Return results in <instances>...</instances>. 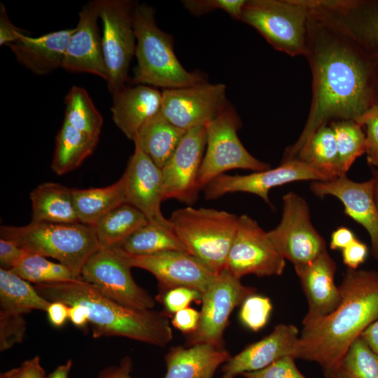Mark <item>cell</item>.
I'll return each instance as SVG.
<instances>
[{
  "label": "cell",
  "mask_w": 378,
  "mask_h": 378,
  "mask_svg": "<svg viewBox=\"0 0 378 378\" xmlns=\"http://www.w3.org/2000/svg\"><path fill=\"white\" fill-rule=\"evenodd\" d=\"M64 121L76 130L98 138L103 125V118L95 107L88 92L73 86L64 99Z\"/></svg>",
  "instance_id": "836d02e7"
},
{
  "label": "cell",
  "mask_w": 378,
  "mask_h": 378,
  "mask_svg": "<svg viewBox=\"0 0 378 378\" xmlns=\"http://www.w3.org/2000/svg\"><path fill=\"white\" fill-rule=\"evenodd\" d=\"M368 161L370 164L378 167V149L368 154Z\"/></svg>",
  "instance_id": "680465c9"
},
{
  "label": "cell",
  "mask_w": 378,
  "mask_h": 378,
  "mask_svg": "<svg viewBox=\"0 0 378 378\" xmlns=\"http://www.w3.org/2000/svg\"><path fill=\"white\" fill-rule=\"evenodd\" d=\"M293 356L281 358L267 367L254 372H244V378H307L297 368Z\"/></svg>",
  "instance_id": "b9f144b4"
},
{
  "label": "cell",
  "mask_w": 378,
  "mask_h": 378,
  "mask_svg": "<svg viewBox=\"0 0 378 378\" xmlns=\"http://www.w3.org/2000/svg\"><path fill=\"white\" fill-rule=\"evenodd\" d=\"M69 319L74 326L79 328H83L89 323L86 309L78 304L69 307Z\"/></svg>",
  "instance_id": "db71d44e"
},
{
  "label": "cell",
  "mask_w": 378,
  "mask_h": 378,
  "mask_svg": "<svg viewBox=\"0 0 378 378\" xmlns=\"http://www.w3.org/2000/svg\"><path fill=\"white\" fill-rule=\"evenodd\" d=\"M22 279L36 284L77 279L65 265L28 252L11 270ZM80 279V278H79Z\"/></svg>",
  "instance_id": "e575fe53"
},
{
  "label": "cell",
  "mask_w": 378,
  "mask_h": 378,
  "mask_svg": "<svg viewBox=\"0 0 378 378\" xmlns=\"http://www.w3.org/2000/svg\"><path fill=\"white\" fill-rule=\"evenodd\" d=\"M255 292V288L244 286L240 279L225 270L217 274L202 293L198 326L195 332L188 335L187 344L205 343L223 347V334L231 313Z\"/></svg>",
  "instance_id": "8fae6325"
},
{
  "label": "cell",
  "mask_w": 378,
  "mask_h": 378,
  "mask_svg": "<svg viewBox=\"0 0 378 378\" xmlns=\"http://www.w3.org/2000/svg\"><path fill=\"white\" fill-rule=\"evenodd\" d=\"M224 84L206 81L162 91L161 114L174 126L186 131L206 125L227 106Z\"/></svg>",
  "instance_id": "5bb4252c"
},
{
  "label": "cell",
  "mask_w": 378,
  "mask_h": 378,
  "mask_svg": "<svg viewBox=\"0 0 378 378\" xmlns=\"http://www.w3.org/2000/svg\"><path fill=\"white\" fill-rule=\"evenodd\" d=\"M69 306L61 302H52L47 309L49 321L55 327L62 326L69 318Z\"/></svg>",
  "instance_id": "f907efd6"
},
{
  "label": "cell",
  "mask_w": 378,
  "mask_h": 378,
  "mask_svg": "<svg viewBox=\"0 0 378 378\" xmlns=\"http://www.w3.org/2000/svg\"><path fill=\"white\" fill-rule=\"evenodd\" d=\"M148 222L142 212L126 202L107 213L92 227L101 247L111 248L120 244Z\"/></svg>",
  "instance_id": "f546056e"
},
{
  "label": "cell",
  "mask_w": 378,
  "mask_h": 378,
  "mask_svg": "<svg viewBox=\"0 0 378 378\" xmlns=\"http://www.w3.org/2000/svg\"><path fill=\"white\" fill-rule=\"evenodd\" d=\"M341 301L330 314L302 323L296 359L314 361L327 378L340 370L351 344L378 318V272L347 269Z\"/></svg>",
  "instance_id": "6da1fadb"
},
{
  "label": "cell",
  "mask_w": 378,
  "mask_h": 378,
  "mask_svg": "<svg viewBox=\"0 0 378 378\" xmlns=\"http://www.w3.org/2000/svg\"><path fill=\"white\" fill-rule=\"evenodd\" d=\"M238 126V118L229 104L206 125V145L199 175L200 190L230 169L255 172L270 169L244 148L237 135Z\"/></svg>",
  "instance_id": "52a82bcc"
},
{
  "label": "cell",
  "mask_w": 378,
  "mask_h": 378,
  "mask_svg": "<svg viewBox=\"0 0 378 378\" xmlns=\"http://www.w3.org/2000/svg\"><path fill=\"white\" fill-rule=\"evenodd\" d=\"M202 297V293L199 290L184 286L172 288L158 295L166 312L172 314L189 307L192 302H201Z\"/></svg>",
  "instance_id": "60d3db41"
},
{
  "label": "cell",
  "mask_w": 378,
  "mask_h": 378,
  "mask_svg": "<svg viewBox=\"0 0 378 378\" xmlns=\"http://www.w3.org/2000/svg\"><path fill=\"white\" fill-rule=\"evenodd\" d=\"M20 371V367L11 369L4 373H1L0 378H17V376Z\"/></svg>",
  "instance_id": "6f0895ef"
},
{
  "label": "cell",
  "mask_w": 378,
  "mask_h": 378,
  "mask_svg": "<svg viewBox=\"0 0 378 378\" xmlns=\"http://www.w3.org/2000/svg\"><path fill=\"white\" fill-rule=\"evenodd\" d=\"M50 304L27 280L0 268V309L24 314L32 310L46 312Z\"/></svg>",
  "instance_id": "1f68e13d"
},
{
  "label": "cell",
  "mask_w": 378,
  "mask_h": 378,
  "mask_svg": "<svg viewBox=\"0 0 378 378\" xmlns=\"http://www.w3.org/2000/svg\"><path fill=\"white\" fill-rule=\"evenodd\" d=\"M220 378H234V377L227 374H223V377Z\"/></svg>",
  "instance_id": "6125c7cd"
},
{
  "label": "cell",
  "mask_w": 378,
  "mask_h": 378,
  "mask_svg": "<svg viewBox=\"0 0 378 378\" xmlns=\"http://www.w3.org/2000/svg\"><path fill=\"white\" fill-rule=\"evenodd\" d=\"M132 362L130 358L125 357L120 364L102 370L97 378H133L130 375Z\"/></svg>",
  "instance_id": "c3c4849f"
},
{
  "label": "cell",
  "mask_w": 378,
  "mask_h": 378,
  "mask_svg": "<svg viewBox=\"0 0 378 378\" xmlns=\"http://www.w3.org/2000/svg\"><path fill=\"white\" fill-rule=\"evenodd\" d=\"M299 336V330L294 325L278 324L267 336L231 357L223 366L222 372L235 377L262 370L286 356L296 358Z\"/></svg>",
  "instance_id": "44dd1931"
},
{
  "label": "cell",
  "mask_w": 378,
  "mask_h": 378,
  "mask_svg": "<svg viewBox=\"0 0 378 378\" xmlns=\"http://www.w3.org/2000/svg\"><path fill=\"white\" fill-rule=\"evenodd\" d=\"M169 220L190 254L216 274L225 270L239 216L225 211L186 206L173 211Z\"/></svg>",
  "instance_id": "8992f818"
},
{
  "label": "cell",
  "mask_w": 378,
  "mask_h": 378,
  "mask_svg": "<svg viewBox=\"0 0 378 378\" xmlns=\"http://www.w3.org/2000/svg\"><path fill=\"white\" fill-rule=\"evenodd\" d=\"M246 2L244 0H184L182 4L194 15L200 16L220 9L234 19L241 20Z\"/></svg>",
  "instance_id": "ab89813d"
},
{
  "label": "cell",
  "mask_w": 378,
  "mask_h": 378,
  "mask_svg": "<svg viewBox=\"0 0 378 378\" xmlns=\"http://www.w3.org/2000/svg\"><path fill=\"white\" fill-rule=\"evenodd\" d=\"M322 174L327 181L342 175L340 159L331 127L325 125L318 128L298 155Z\"/></svg>",
  "instance_id": "d6a6232c"
},
{
  "label": "cell",
  "mask_w": 378,
  "mask_h": 378,
  "mask_svg": "<svg viewBox=\"0 0 378 378\" xmlns=\"http://www.w3.org/2000/svg\"><path fill=\"white\" fill-rule=\"evenodd\" d=\"M28 251L21 248L15 242L0 239V265L4 270H11Z\"/></svg>",
  "instance_id": "ee69618b"
},
{
  "label": "cell",
  "mask_w": 378,
  "mask_h": 378,
  "mask_svg": "<svg viewBox=\"0 0 378 378\" xmlns=\"http://www.w3.org/2000/svg\"><path fill=\"white\" fill-rule=\"evenodd\" d=\"M103 25L102 44L108 73L107 85L113 94L124 88L136 40L133 26L135 3L130 0H97Z\"/></svg>",
  "instance_id": "ba28073f"
},
{
  "label": "cell",
  "mask_w": 378,
  "mask_h": 378,
  "mask_svg": "<svg viewBox=\"0 0 378 378\" xmlns=\"http://www.w3.org/2000/svg\"><path fill=\"white\" fill-rule=\"evenodd\" d=\"M230 358L223 347L210 344H197L188 348L176 346L165 356L167 372L164 378H212L218 367Z\"/></svg>",
  "instance_id": "d4e9b609"
},
{
  "label": "cell",
  "mask_w": 378,
  "mask_h": 378,
  "mask_svg": "<svg viewBox=\"0 0 378 378\" xmlns=\"http://www.w3.org/2000/svg\"><path fill=\"white\" fill-rule=\"evenodd\" d=\"M168 121L160 112L138 131L133 141L160 169L170 158L186 133Z\"/></svg>",
  "instance_id": "4316f807"
},
{
  "label": "cell",
  "mask_w": 378,
  "mask_h": 378,
  "mask_svg": "<svg viewBox=\"0 0 378 378\" xmlns=\"http://www.w3.org/2000/svg\"><path fill=\"white\" fill-rule=\"evenodd\" d=\"M127 203L142 212L148 221L165 227H172L161 211L164 200L162 169L139 148L135 147L126 170L122 176Z\"/></svg>",
  "instance_id": "ac0fdd59"
},
{
  "label": "cell",
  "mask_w": 378,
  "mask_h": 378,
  "mask_svg": "<svg viewBox=\"0 0 378 378\" xmlns=\"http://www.w3.org/2000/svg\"><path fill=\"white\" fill-rule=\"evenodd\" d=\"M34 287L50 302L84 307L94 337H124L160 347L173 339L172 327L165 314L122 305L81 278L39 284Z\"/></svg>",
  "instance_id": "7a4b0ae2"
},
{
  "label": "cell",
  "mask_w": 378,
  "mask_h": 378,
  "mask_svg": "<svg viewBox=\"0 0 378 378\" xmlns=\"http://www.w3.org/2000/svg\"><path fill=\"white\" fill-rule=\"evenodd\" d=\"M360 337L374 352L378 354V318L364 330Z\"/></svg>",
  "instance_id": "f5cc1de1"
},
{
  "label": "cell",
  "mask_w": 378,
  "mask_h": 378,
  "mask_svg": "<svg viewBox=\"0 0 378 378\" xmlns=\"http://www.w3.org/2000/svg\"><path fill=\"white\" fill-rule=\"evenodd\" d=\"M125 253L117 247L101 248L84 265L80 278L118 303L150 310L155 299L134 280Z\"/></svg>",
  "instance_id": "30bf717a"
},
{
  "label": "cell",
  "mask_w": 378,
  "mask_h": 378,
  "mask_svg": "<svg viewBox=\"0 0 378 378\" xmlns=\"http://www.w3.org/2000/svg\"><path fill=\"white\" fill-rule=\"evenodd\" d=\"M267 233L277 252L293 265L295 270L327 250L325 239L311 222L307 201L294 192L283 196L281 220Z\"/></svg>",
  "instance_id": "9c48e42d"
},
{
  "label": "cell",
  "mask_w": 378,
  "mask_h": 378,
  "mask_svg": "<svg viewBox=\"0 0 378 378\" xmlns=\"http://www.w3.org/2000/svg\"><path fill=\"white\" fill-rule=\"evenodd\" d=\"M336 263L328 251L307 265L295 270L307 300V312L302 323L332 313L340 304L341 293L335 283Z\"/></svg>",
  "instance_id": "7402d4cb"
},
{
  "label": "cell",
  "mask_w": 378,
  "mask_h": 378,
  "mask_svg": "<svg viewBox=\"0 0 378 378\" xmlns=\"http://www.w3.org/2000/svg\"><path fill=\"white\" fill-rule=\"evenodd\" d=\"M112 95L113 120L130 140L134 141L140 128L160 112L162 92L155 87L125 85Z\"/></svg>",
  "instance_id": "603a6c76"
},
{
  "label": "cell",
  "mask_w": 378,
  "mask_h": 378,
  "mask_svg": "<svg viewBox=\"0 0 378 378\" xmlns=\"http://www.w3.org/2000/svg\"><path fill=\"white\" fill-rule=\"evenodd\" d=\"M26 326L23 314L0 309V351H6L21 342Z\"/></svg>",
  "instance_id": "f35d334b"
},
{
  "label": "cell",
  "mask_w": 378,
  "mask_h": 378,
  "mask_svg": "<svg viewBox=\"0 0 378 378\" xmlns=\"http://www.w3.org/2000/svg\"><path fill=\"white\" fill-rule=\"evenodd\" d=\"M285 267L286 260L275 249L267 233L250 216H239L225 270L241 279L248 274L279 276Z\"/></svg>",
  "instance_id": "4fadbf2b"
},
{
  "label": "cell",
  "mask_w": 378,
  "mask_h": 378,
  "mask_svg": "<svg viewBox=\"0 0 378 378\" xmlns=\"http://www.w3.org/2000/svg\"><path fill=\"white\" fill-rule=\"evenodd\" d=\"M98 141V138L82 132L64 121L56 136L52 169L58 175L74 170L93 153Z\"/></svg>",
  "instance_id": "f1b7e54d"
},
{
  "label": "cell",
  "mask_w": 378,
  "mask_h": 378,
  "mask_svg": "<svg viewBox=\"0 0 378 378\" xmlns=\"http://www.w3.org/2000/svg\"><path fill=\"white\" fill-rule=\"evenodd\" d=\"M125 255L131 267L145 270L156 278L159 295L180 286L194 288L203 293L216 275L199 259L184 251H165L147 255L125 253Z\"/></svg>",
  "instance_id": "e0dca14e"
},
{
  "label": "cell",
  "mask_w": 378,
  "mask_h": 378,
  "mask_svg": "<svg viewBox=\"0 0 378 378\" xmlns=\"http://www.w3.org/2000/svg\"><path fill=\"white\" fill-rule=\"evenodd\" d=\"M339 371L348 378H378V354L360 337L349 346Z\"/></svg>",
  "instance_id": "8d00e7d4"
},
{
  "label": "cell",
  "mask_w": 378,
  "mask_h": 378,
  "mask_svg": "<svg viewBox=\"0 0 378 378\" xmlns=\"http://www.w3.org/2000/svg\"><path fill=\"white\" fill-rule=\"evenodd\" d=\"M74 28L52 31L38 37L24 35L8 44L17 61L37 75H47L62 66Z\"/></svg>",
  "instance_id": "cb8c5ba5"
},
{
  "label": "cell",
  "mask_w": 378,
  "mask_h": 378,
  "mask_svg": "<svg viewBox=\"0 0 378 378\" xmlns=\"http://www.w3.org/2000/svg\"><path fill=\"white\" fill-rule=\"evenodd\" d=\"M368 32L369 36L378 43V13L370 20Z\"/></svg>",
  "instance_id": "9f6ffc18"
},
{
  "label": "cell",
  "mask_w": 378,
  "mask_h": 378,
  "mask_svg": "<svg viewBox=\"0 0 378 378\" xmlns=\"http://www.w3.org/2000/svg\"><path fill=\"white\" fill-rule=\"evenodd\" d=\"M354 232L346 227H340L332 232L330 238V247L332 250H343L355 239Z\"/></svg>",
  "instance_id": "816d5d0a"
},
{
  "label": "cell",
  "mask_w": 378,
  "mask_h": 378,
  "mask_svg": "<svg viewBox=\"0 0 378 378\" xmlns=\"http://www.w3.org/2000/svg\"><path fill=\"white\" fill-rule=\"evenodd\" d=\"M331 128L335 135L342 173L346 175L356 159L366 153V136L361 126L351 120L335 122Z\"/></svg>",
  "instance_id": "d590c367"
},
{
  "label": "cell",
  "mask_w": 378,
  "mask_h": 378,
  "mask_svg": "<svg viewBox=\"0 0 378 378\" xmlns=\"http://www.w3.org/2000/svg\"><path fill=\"white\" fill-rule=\"evenodd\" d=\"M375 179L356 182L342 176L326 181H314L310 188L317 196L332 195L343 204L344 213L368 231L374 257L378 260V206L374 197Z\"/></svg>",
  "instance_id": "d6986e66"
},
{
  "label": "cell",
  "mask_w": 378,
  "mask_h": 378,
  "mask_svg": "<svg viewBox=\"0 0 378 378\" xmlns=\"http://www.w3.org/2000/svg\"><path fill=\"white\" fill-rule=\"evenodd\" d=\"M360 126L366 125L367 154L378 149V104L368 108L356 120Z\"/></svg>",
  "instance_id": "7bdbcfd3"
},
{
  "label": "cell",
  "mask_w": 378,
  "mask_h": 378,
  "mask_svg": "<svg viewBox=\"0 0 378 378\" xmlns=\"http://www.w3.org/2000/svg\"><path fill=\"white\" fill-rule=\"evenodd\" d=\"M26 31L15 26L7 14L5 6L0 4V46H8L18 41Z\"/></svg>",
  "instance_id": "f6af8a7d"
},
{
  "label": "cell",
  "mask_w": 378,
  "mask_h": 378,
  "mask_svg": "<svg viewBox=\"0 0 378 378\" xmlns=\"http://www.w3.org/2000/svg\"><path fill=\"white\" fill-rule=\"evenodd\" d=\"M315 94L307 122L285 160L295 159L312 135L333 117L356 120L368 108L366 75L360 62L339 47L318 57Z\"/></svg>",
  "instance_id": "3957f363"
},
{
  "label": "cell",
  "mask_w": 378,
  "mask_h": 378,
  "mask_svg": "<svg viewBox=\"0 0 378 378\" xmlns=\"http://www.w3.org/2000/svg\"><path fill=\"white\" fill-rule=\"evenodd\" d=\"M0 235L29 253L57 260L78 279L87 260L102 248L94 228L81 223L1 226Z\"/></svg>",
  "instance_id": "5b68a950"
},
{
  "label": "cell",
  "mask_w": 378,
  "mask_h": 378,
  "mask_svg": "<svg viewBox=\"0 0 378 378\" xmlns=\"http://www.w3.org/2000/svg\"><path fill=\"white\" fill-rule=\"evenodd\" d=\"M375 179V185H374V197L375 201L378 206V177L374 178Z\"/></svg>",
  "instance_id": "91938a15"
},
{
  "label": "cell",
  "mask_w": 378,
  "mask_h": 378,
  "mask_svg": "<svg viewBox=\"0 0 378 378\" xmlns=\"http://www.w3.org/2000/svg\"><path fill=\"white\" fill-rule=\"evenodd\" d=\"M17 378H47L40 358L36 356L22 363Z\"/></svg>",
  "instance_id": "681fc988"
},
{
  "label": "cell",
  "mask_w": 378,
  "mask_h": 378,
  "mask_svg": "<svg viewBox=\"0 0 378 378\" xmlns=\"http://www.w3.org/2000/svg\"><path fill=\"white\" fill-rule=\"evenodd\" d=\"M332 378H348V377L345 376L343 373H342L340 371H339L335 374H334Z\"/></svg>",
  "instance_id": "94428289"
},
{
  "label": "cell",
  "mask_w": 378,
  "mask_h": 378,
  "mask_svg": "<svg viewBox=\"0 0 378 378\" xmlns=\"http://www.w3.org/2000/svg\"><path fill=\"white\" fill-rule=\"evenodd\" d=\"M306 8L300 4L270 0L246 1L241 20L257 29L274 48L289 54L304 48Z\"/></svg>",
  "instance_id": "7c38bea8"
},
{
  "label": "cell",
  "mask_w": 378,
  "mask_h": 378,
  "mask_svg": "<svg viewBox=\"0 0 378 378\" xmlns=\"http://www.w3.org/2000/svg\"><path fill=\"white\" fill-rule=\"evenodd\" d=\"M77 26L69 41L62 68L69 72L89 73L106 82L102 37L97 24V0L87 3L78 13Z\"/></svg>",
  "instance_id": "ffe728a7"
},
{
  "label": "cell",
  "mask_w": 378,
  "mask_h": 378,
  "mask_svg": "<svg viewBox=\"0 0 378 378\" xmlns=\"http://www.w3.org/2000/svg\"><path fill=\"white\" fill-rule=\"evenodd\" d=\"M29 196L32 209L31 222L80 223L74 207L72 188L46 182L35 188Z\"/></svg>",
  "instance_id": "484cf974"
},
{
  "label": "cell",
  "mask_w": 378,
  "mask_h": 378,
  "mask_svg": "<svg viewBox=\"0 0 378 378\" xmlns=\"http://www.w3.org/2000/svg\"><path fill=\"white\" fill-rule=\"evenodd\" d=\"M206 145V125L187 130L162 168L163 198L187 204L196 202L200 188L199 175Z\"/></svg>",
  "instance_id": "9a60e30c"
},
{
  "label": "cell",
  "mask_w": 378,
  "mask_h": 378,
  "mask_svg": "<svg viewBox=\"0 0 378 378\" xmlns=\"http://www.w3.org/2000/svg\"><path fill=\"white\" fill-rule=\"evenodd\" d=\"M200 312L192 307H187L173 314L172 326L186 334H191L197 328Z\"/></svg>",
  "instance_id": "bcb514c9"
},
{
  "label": "cell",
  "mask_w": 378,
  "mask_h": 378,
  "mask_svg": "<svg viewBox=\"0 0 378 378\" xmlns=\"http://www.w3.org/2000/svg\"><path fill=\"white\" fill-rule=\"evenodd\" d=\"M72 195L79 222L92 227L107 213L127 202L122 176L106 187L72 188Z\"/></svg>",
  "instance_id": "83f0119b"
},
{
  "label": "cell",
  "mask_w": 378,
  "mask_h": 378,
  "mask_svg": "<svg viewBox=\"0 0 378 378\" xmlns=\"http://www.w3.org/2000/svg\"><path fill=\"white\" fill-rule=\"evenodd\" d=\"M72 366V360H68L66 363L58 366L47 378H68Z\"/></svg>",
  "instance_id": "11a10c76"
},
{
  "label": "cell",
  "mask_w": 378,
  "mask_h": 378,
  "mask_svg": "<svg viewBox=\"0 0 378 378\" xmlns=\"http://www.w3.org/2000/svg\"><path fill=\"white\" fill-rule=\"evenodd\" d=\"M343 262L348 269L357 270L363 264L368 255L367 246L356 239L345 248L342 250Z\"/></svg>",
  "instance_id": "7dc6e473"
},
{
  "label": "cell",
  "mask_w": 378,
  "mask_h": 378,
  "mask_svg": "<svg viewBox=\"0 0 378 378\" xmlns=\"http://www.w3.org/2000/svg\"><path fill=\"white\" fill-rule=\"evenodd\" d=\"M114 247L130 255H147L172 251L188 253L173 227H165L150 221Z\"/></svg>",
  "instance_id": "4dcf8cb0"
},
{
  "label": "cell",
  "mask_w": 378,
  "mask_h": 378,
  "mask_svg": "<svg viewBox=\"0 0 378 378\" xmlns=\"http://www.w3.org/2000/svg\"><path fill=\"white\" fill-rule=\"evenodd\" d=\"M308 180L326 181L327 178L307 162L295 158L284 160L276 168L248 175H220L204 188V197L212 200L230 192H244L258 195L270 204L269 192L272 188Z\"/></svg>",
  "instance_id": "2e32d148"
},
{
  "label": "cell",
  "mask_w": 378,
  "mask_h": 378,
  "mask_svg": "<svg viewBox=\"0 0 378 378\" xmlns=\"http://www.w3.org/2000/svg\"><path fill=\"white\" fill-rule=\"evenodd\" d=\"M132 16L137 61L134 83L164 90L205 82L201 75L188 71L180 63L174 51L172 37L156 24L153 8L135 3Z\"/></svg>",
  "instance_id": "277c9868"
},
{
  "label": "cell",
  "mask_w": 378,
  "mask_h": 378,
  "mask_svg": "<svg viewBox=\"0 0 378 378\" xmlns=\"http://www.w3.org/2000/svg\"><path fill=\"white\" fill-rule=\"evenodd\" d=\"M272 304L269 298L253 294L241 304L239 319L248 329L258 332L267 324Z\"/></svg>",
  "instance_id": "74e56055"
}]
</instances>
